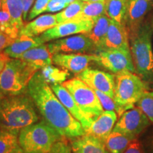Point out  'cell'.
I'll use <instances>...</instances> for the list:
<instances>
[{"label": "cell", "instance_id": "8992f818", "mask_svg": "<svg viewBox=\"0 0 153 153\" xmlns=\"http://www.w3.org/2000/svg\"><path fill=\"white\" fill-rule=\"evenodd\" d=\"M37 71L20 59L11 58L0 73V90L5 96L27 93L28 84Z\"/></svg>", "mask_w": 153, "mask_h": 153}, {"label": "cell", "instance_id": "5bb4252c", "mask_svg": "<svg viewBox=\"0 0 153 153\" xmlns=\"http://www.w3.org/2000/svg\"><path fill=\"white\" fill-rule=\"evenodd\" d=\"M51 87L59 100L68 110V111L82 124V127L84 128L86 132L92 124L94 120L88 117L87 115L80 109L73 97L65 87H63L60 84L51 85Z\"/></svg>", "mask_w": 153, "mask_h": 153}, {"label": "cell", "instance_id": "ffe728a7", "mask_svg": "<svg viewBox=\"0 0 153 153\" xmlns=\"http://www.w3.org/2000/svg\"><path fill=\"white\" fill-rule=\"evenodd\" d=\"M148 7V0H129L126 21L128 33L140 26Z\"/></svg>", "mask_w": 153, "mask_h": 153}, {"label": "cell", "instance_id": "bcb514c9", "mask_svg": "<svg viewBox=\"0 0 153 153\" xmlns=\"http://www.w3.org/2000/svg\"><path fill=\"white\" fill-rule=\"evenodd\" d=\"M151 27H152V33H153V22L152 23V26H151Z\"/></svg>", "mask_w": 153, "mask_h": 153}, {"label": "cell", "instance_id": "7a4b0ae2", "mask_svg": "<svg viewBox=\"0 0 153 153\" xmlns=\"http://www.w3.org/2000/svg\"><path fill=\"white\" fill-rule=\"evenodd\" d=\"M37 108L28 92L5 96L0 101V129L18 135L39 120Z\"/></svg>", "mask_w": 153, "mask_h": 153}, {"label": "cell", "instance_id": "30bf717a", "mask_svg": "<svg viewBox=\"0 0 153 153\" xmlns=\"http://www.w3.org/2000/svg\"><path fill=\"white\" fill-rule=\"evenodd\" d=\"M52 55L57 53H97V48L86 33L60 38L47 44Z\"/></svg>", "mask_w": 153, "mask_h": 153}, {"label": "cell", "instance_id": "44dd1931", "mask_svg": "<svg viewBox=\"0 0 153 153\" xmlns=\"http://www.w3.org/2000/svg\"><path fill=\"white\" fill-rule=\"evenodd\" d=\"M42 44L43 43L40 39L39 36L30 37L24 35H19L14 42L3 51L11 58L18 59L20 55L26 51L39 46Z\"/></svg>", "mask_w": 153, "mask_h": 153}, {"label": "cell", "instance_id": "5b68a950", "mask_svg": "<svg viewBox=\"0 0 153 153\" xmlns=\"http://www.w3.org/2000/svg\"><path fill=\"white\" fill-rule=\"evenodd\" d=\"M62 136L44 120L23 128L19 134V145L26 153H48Z\"/></svg>", "mask_w": 153, "mask_h": 153}, {"label": "cell", "instance_id": "7c38bea8", "mask_svg": "<svg viewBox=\"0 0 153 153\" xmlns=\"http://www.w3.org/2000/svg\"><path fill=\"white\" fill-rule=\"evenodd\" d=\"M78 77L94 90H98L114 99L115 76L114 74L93 69H86Z\"/></svg>", "mask_w": 153, "mask_h": 153}, {"label": "cell", "instance_id": "277c9868", "mask_svg": "<svg viewBox=\"0 0 153 153\" xmlns=\"http://www.w3.org/2000/svg\"><path fill=\"white\" fill-rule=\"evenodd\" d=\"M115 89L114 100L119 108L120 117L126 111L133 108L135 104L149 87L147 83L135 72L123 71L114 74Z\"/></svg>", "mask_w": 153, "mask_h": 153}, {"label": "cell", "instance_id": "8d00e7d4", "mask_svg": "<svg viewBox=\"0 0 153 153\" xmlns=\"http://www.w3.org/2000/svg\"><path fill=\"white\" fill-rule=\"evenodd\" d=\"M65 7H67V6L64 4L51 0L48 4L45 12H56V11L62 10V9H65Z\"/></svg>", "mask_w": 153, "mask_h": 153}, {"label": "cell", "instance_id": "603a6c76", "mask_svg": "<svg viewBox=\"0 0 153 153\" xmlns=\"http://www.w3.org/2000/svg\"><path fill=\"white\" fill-rule=\"evenodd\" d=\"M129 0H106L105 14L110 19L126 25Z\"/></svg>", "mask_w": 153, "mask_h": 153}, {"label": "cell", "instance_id": "681fc988", "mask_svg": "<svg viewBox=\"0 0 153 153\" xmlns=\"http://www.w3.org/2000/svg\"><path fill=\"white\" fill-rule=\"evenodd\" d=\"M148 1H150V0H148Z\"/></svg>", "mask_w": 153, "mask_h": 153}, {"label": "cell", "instance_id": "f1b7e54d", "mask_svg": "<svg viewBox=\"0 0 153 153\" xmlns=\"http://www.w3.org/2000/svg\"><path fill=\"white\" fill-rule=\"evenodd\" d=\"M0 32L7 34L11 38H16L19 36L20 30L13 23L9 11L4 7L0 9Z\"/></svg>", "mask_w": 153, "mask_h": 153}, {"label": "cell", "instance_id": "ee69618b", "mask_svg": "<svg viewBox=\"0 0 153 153\" xmlns=\"http://www.w3.org/2000/svg\"><path fill=\"white\" fill-rule=\"evenodd\" d=\"M4 97H5V95L4 94H3L2 92H1V90H0V101L2 100L3 98H4Z\"/></svg>", "mask_w": 153, "mask_h": 153}, {"label": "cell", "instance_id": "e0dca14e", "mask_svg": "<svg viewBox=\"0 0 153 153\" xmlns=\"http://www.w3.org/2000/svg\"><path fill=\"white\" fill-rule=\"evenodd\" d=\"M18 59L27 63L38 71L53 63L52 53L49 51L47 44L44 43L26 51Z\"/></svg>", "mask_w": 153, "mask_h": 153}, {"label": "cell", "instance_id": "ab89813d", "mask_svg": "<svg viewBox=\"0 0 153 153\" xmlns=\"http://www.w3.org/2000/svg\"><path fill=\"white\" fill-rule=\"evenodd\" d=\"M52 1H57V2L62 3L68 7L69 4H70L71 3L76 1V0H52Z\"/></svg>", "mask_w": 153, "mask_h": 153}, {"label": "cell", "instance_id": "8fae6325", "mask_svg": "<svg viewBox=\"0 0 153 153\" xmlns=\"http://www.w3.org/2000/svg\"><path fill=\"white\" fill-rule=\"evenodd\" d=\"M94 22L84 19H75L58 24L39 36L43 43L55 41L68 36L87 33L92 29Z\"/></svg>", "mask_w": 153, "mask_h": 153}, {"label": "cell", "instance_id": "9c48e42d", "mask_svg": "<svg viewBox=\"0 0 153 153\" xmlns=\"http://www.w3.org/2000/svg\"><path fill=\"white\" fill-rule=\"evenodd\" d=\"M150 123V120L142 111L137 107H133L120 116L113 131L119 132L135 139Z\"/></svg>", "mask_w": 153, "mask_h": 153}, {"label": "cell", "instance_id": "7402d4cb", "mask_svg": "<svg viewBox=\"0 0 153 153\" xmlns=\"http://www.w3.org/2000/svg\"><path fill=\"white\" fill-rule=\"evenodd\" d=\"M111 19L106 14L103 15L96 21L94 26L89 33H86L94 44L97 52L102 51L106 36L109 27Z\"/></svg>", "mask_w": 153, "mask_h": 153}, {"label": "cell", "instance_id": "f35d334b", "mask_svg": "<svg viewBox=\"0 0 153 153\" xmlns=\"http://www.w3.org/2000/svg\"><path fill=\"white\" fill-rule=\"evenodd\" d=\"M11 59V57H9L7 54H5L4 51L0 53V73L2 72L7 62H9Z\"/></svg>", "mask_w": 153, "mask_h": 153}, {"label": "cell", "instance_id": "2e32d148", "mask_svg": "<svg viewBox=\"0 0 153 153\" xmlns=\"http://www.w3.org/2000/svg\"><path fill=\"white\" fill-rule=\"evenodd\" d=\"M117 117L118 115L114 111H104L94 120L90 127L86 131V134L104 141L112 132Z\"/></svg>", "mask_w": 153, "mask_h": 153}, {"label": "cell", "instance_id": "4316f807", "mask_svg": "<svg viewBox=\"0 0 153 153\" xmlns=\"http://www.w3.org/2000/svg\"><path fill=\"white\" fill-rule=\"evenodd\" d=\"M2 7L7 9L16 27L21 30L24 25L22 0H3Z\"/></svg>", "mask_w": 153, "mask_h": 153}, {"label": "cell", "instance_id": "e575fe53", "mask_svg": "<svg viewBox=\"0 0 153 153\" xmlns=\"http://www.w3.org/2000/svg\"><path fill=\"white\" fill-rule=\"evenodd\" d=\"M123 153H145L143 145L136 138L133 140Z\"/></svg>", "mask_w": 153, "mask_h": 153}, {"label": "cell", "instance_id": "d590c367", "mask_svg": "<svg viewBox=\"0 0 153 153\" xmlns=\"http://www.w3.org/2000/svg\"><path fill=\"white\" fill-rule=\"evenodd\" d=\"M14 40V38H11V36L0 32V50L3 51L5 48L9 47Z\"/></svg>", "mask_w": 153, "mask_h": 153}, {"label": "cell", "instance_id": "74e56055", "mask_svg": "<svg viewBox=\"0 0 153 153\" xmlns=\"http://www.w3.org/2000/svg\"><path fill=\"white\" fill-rule=\"evenodd\" d=\"M35 0H22L23 2V19L26 22L28 14L30 10L31 6L33 4Z\"/></svg>", "mask_w": 153, "mask_h": 153}, {"label": "cell", "instance_id": "836d02e7", "mask_svg": "<svg viewBox=\"0 0 153 153\" xmlns=\"http://www.w3.org/2000/svg\"><path fill=\"white\" fill-rule=\"evenodd\" d=\"M68 138L62 137L53 145L48 153H72L71 145L68 143Z\"/></svg>", "mask_w": 153, "mask_h": 153}, {"label": "cell", "instance_id": "4fadbf2b", "mask_svg": "<svg viewBox=\"0 0 153 153\" xmlns=\"http://www.w3.org/2000/svg\"><path fill=\"white\" fill-rule=\"evenodd\" d=\"M94 54L57 53L53 55V62L59 68L79 74L88 68L89 63L94 62Z\"/></svg>", "mask_w": 153, "mask_h": 153}, {"label": "cell", "instance_id": "6da1fadb", "mask_svg": "<svg viewBox=\"0 0 153 153\" xmlns=\"http://www.w3.org/2000/svg\"><path fill=\"white\" fill-rule=\"evenodd\" d=\"M27 92L43 120L62 137L72 140L85 135L82 124L61 103L40 71L36 72L30 79Z\"/></svg>", "mask_w": 153, "mask_h": 153}, {"label": "cell", "instance_id": "d6a6232c", "mask_svg": "<svg viewBox=\"0 0 153 153\" xmlns=\"http://www.w3.org/2000/svg\"><path fill=\"white\" fill-rule=\"evenodd\" d=\"M50 1L51 0H36L31 9L28 12L26 21L32 20L38 15L45 12Z\"/></svg>", "mask_w": 153, "mask_h": 153}, {"label": "cell", "instance_id": "3957f363", "mask_svg": "<svg viewBox=\"0 0 153 153\" xmlns=\"http://www.w3.org/2000/svg\"><path fill=\"white\" fill-rule=\"evenodd\" d=\"M128 33L135 73L146 83L153 84L152 27L148 24H141L136 30Z\"/></svg>", "mask_w": 153, "mask_h": 153}, {"label": "cell", "instance_id": "4dcf8cb0", "mask_svg": "<svg viewBox=\"0 0 153 153\" xmlns=\"http://www.w3.org/2000/svg\"><path fill=\"white\" fill-rule=\"evenodd\" d=\"M136 106L153 123V91H148L137 101Z\"/></svg>", "mask_w": 153, "mask_h": 153}, {"label": "cell", "instance_id": "f6af8a7d", "mask_svg": "<svg viewBox=\"0 0 153 153\" xmlns=\"http://www.w3.org/2000/svg\"><path fill=\"white\" fill-rule=\"evenodd\" d=\"M2 4H3V0H0V9H1V7H2Z\"/></svg>", "mask_w": 153, "mask_h": 153}, {"label": "cell", "instance_id": "9a60e30c", "mask_svg": "<svg viewBox=\"0 0 153 153\" xmlns=\"http://www.w3.org/2000/svg\"><path fill=\"white\" fill-rule=\"evenodd\" d=\"M106 49H120L131 51L129 33L126 25L111 19L103 50Z\"/></svg>", "mask_w": 153, "mask_h": 153}, {"label": "cell", "instance_id": "d4e9b609", "mask_svg": "<svg viewBox=\"0 0 153 153\" xmlns=\"http://www.w3.org/2000/svg\"><path fill=\"white\" fill-rule=\"evenodd\" d=\"M105 1H95V2L84 1L79 19L91 20L95 23L99 17L106 14H105Z\"/></svg>", "mask_w": 153, "mask_h": 153}, {"label": "cell", "instance_id": "c3c4849f", "mask_svg": "<svg viewBox=\"0 0 153 153\" xmlns=\"http://www.w3.org/2000/svg\"><path fill=\"white\" fill-rule=\"evenodd\" d=\"M82 1H85V0H82Z\"/></svg>", "mask_w": 153, "mask_h": 153}, {"label": "cell", "instance_id": "484cf974", "mask_svg": "<svg viewBox=\"0 0 153 153\" xmlns=\"http://www.w3.org/2000/svg\"><path fill=\"white\" fill-rule=\"evenodd\" d=\"M42 75L48 83L51 85L60 84L62 85L67 79L70 76V73L68 71L63 69L51 65H48L41 70Z\"/></svg>", "mask_w": 153, "mask_h": 153}, {"label": "cell", "instance_id": "52a82bcc", "mask_svg": "<svg viewBox=\"0 0 153 153\" xmlns=\"http://www.w3.org/2000/svg\"><path fill=\"white\" fill-rule=\"evenodd\" d=\"M62 85L71 94L80 109L91 120H94L104 111L94 90L78 76L66 80Z\"/></svg>", "mask_w": 153, "mask_h": 153}, {"label": "cell", "instance_id": "60d3db41", "mask_svg": "<svg viewBox=\"0 0 153 153\" xmlns=\"http://www.w3.org/2000/svg\"><path fill=\"white\" fill-rule=\"evenodd\" d=\"M148 152L153 153V137L148 145Z\"/></svg>", "mask_w": 153, "mask_h": 153}, {"label": "cell", "instance_id": "7dc6e473", "mask_svg": "<svg viewBox=\"0 0 153 153\" xmlns=\"http://www.w3.org/2000/svg\"><path fill=\"white\" fill-rule=\"evenodd\" d=\"M1 52H3V51H1V50H0V53H1Z\"/></svg>", "mask_w": 153, "mask_h": 153}, {"label": "cell", "instance_id": "f546056e", "mask_svg": "<svg viewBox=\"0 0 153 153\" xmlns=\"http://www.w3.org/2000/svg\"><path fill=\"white\" fill-rule=\"evenodd\" d=\"M19 146L18 135L0 129V153H11Z\"/></svg>", "mask_w": 153, "mask_h": 153}, {"label": "cell", "instance_id": "ac0fdd59", "mask_svg": "<svg viewBox=\"0 0 153 153\" xmlns=\"http://www.w3.org/2000/svg\"><path fill=\"white\" fill-rule=\"evenodd\" d=\"M70 145L73 153H110L104 141L88 134L72 140Z\"/></svg>", "mask_w": 153, "mask_h": 153}, {"label": "cell", "instance_id": "7bdbcfd3", "mask_svg": "<svg viewBox=\"0 0 153 153\" xmlns=\"http://www.w3.org/2000/svg\"><path fill=\"white\" fill-rule=\"evenodd\" d=\"M105 1V0H85V1H89V2H95V1Z\"/></svg>", "mask_w": 153, "mask_h": 153}, {"label": "cell", "instance_id": "cb8c5ba5", "mask_svg": "<svg viewBox=\"0 0 153 153\" xmlns=\"http://www.w3.org/2000/svg\"><path fill=\"white\" fill-rule=\"evenodd\" d=\"M133 140L128 135L112 131L104 142L110 153H123Z\"/></svg>", "mask_w": 153, "mask_h": 153}, {"label": "cell", "instance_id": "83f0119b", "mask_svg": "<svg viewBox=\"0 0 153 153\" xmlns=\"http://www.w3.org/2000/svg\"><path fill=\"white\" fill-rule=\"evenodd\" d=\"M83 4L84 1L82 0H76L69 4L64 9V10L56 14L57 23L60 24L75 19H79Z\"/></svg>", "mask_w": 153, "mask_h": 153}, {"label": "cell", "instance_id": "ba28073f", "mask_svg": "<svg viewBox=\"0 0 153 153\" xmlns=\"http://www.w3.org/2000/svg\"><path fill=\"white\" fill-rule=\"evenodd\" d=\"M94 62L99 65L116 74L123 71L135 72L133 59L130 51L106 49L94 53Z\"/></svg>", "mask_w": 153, "mask_h": 153}, {"label": "cell", "instance_id": "1f68e13d", "mask_svg": "<svg viewBox=\"0 0 153 153\" xmlns=\"http://www.w3.org/2000/svg\"><path fill=\"white\" fill-rule=\"evenodd\" d=\"M96 94L97 95L98 98L100 101L101 106L105 111H114L117 115L119 114V108L116 104L114 99L110 97L109 96L106 95V94L101 92L98 90H94Z\"/></svg>", "mask_w": 153, "mask_h": 153}, {"label": "cell", "instance_id": "d6986e66", "mask_svg": "<svg viewBox=\"0 0 153 153\" xmlns=\"http://www.w3.org/2000/svg\"><path fill=\"white\" fill-rule=\"evenodd\" d=\"M57 24L56 14H44L23 26L19 35L36 37Z\"/></svg>", "mask_w": 153, "mask_h": 153}, {"label": "cell", "instance_id": "b9f144b4", "mask_svg": "<svg viewBox=\"0 0 153 153\" xmlns=\"http://www.w3.org/2000/svg\"><path fill=\"white\" fill-rule=\"evenodd\" d=\"M11 153H26L24 152V150L22 148V147L19 145V146L17 148L16 150H14Z\"/></svg>", "mask_w": 153, "mask_h": 153}]
</instances>
